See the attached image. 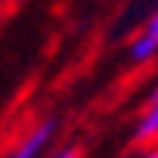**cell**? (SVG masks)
I'll return each instance as SVG.
<instances>
[{"mask_svg":"<svg viewBox=\"0 0 158 158\" xmlns=\"http://www.w3.org/2000/svg\"><path fill=\"white\" fill-rule=\"evenodd\" d=\"M43 158H82V148H79V145H63V148L46 152Z\"/></svg>","mask_w":158,"mask_h":158,"instance_id":"4","label":"cell"},{"mask_svg":"<svg viewBox=\"0 0 158 158\" xmlns=\"http://www.w3.org/2000/svg\"><path fill=\"white\" fill-rule=\"evenodd\" d=\"M132 142L135 145H152L158 142V99H145V109L135 122V132H132Z\"/></svg>","mask_w":158,"mask_h":158,"instance_id":"3","label":"cell"},{"mask_svg":"<svg viewBox=\"0 0 158 158\" xmlns=\"http://www.w3.org/2000/svg\"><path fill=\"white\" fill-rule=\"evenodd\" d=\"M128 59H132L135 66H145V63L158 59V10L148 17V23L138 30V36L132 40V46H128Z\"/></svg>","mask_w":158,"mask_h":158,"instance_id":"2","label":"cell"},{"mask_svg":"<svg viewBox=\"0 0 158 158\" xmlns=\"http://www.w3.org/2000/svg\"><path fill=\"white\" fill-rule=\"evenodd\" d=\"M148 99H158V86H155V89H152V92H148Z\"/></svg>","mask_w":158,"mask_h":158,"instance_id":"6","label":"cell"},{"mask_svg":"<svg viewBox=\"0 0 158 158\" xmlns=\"http://www.w3.org/2000/svg\"><path fill=\"white\" fill-rule=\"evenodd\" d=\"M56 132H59V118L56 115L40 118V122H33V125L23 132V138H17L0 158H43L49 152V145H53Z\"/></svg>","mask_w":158,"mask_h":158,"instance_id":"1","label":"cell"},{"mask_svg":"<svg viewBox=\"0 0 158 158\" xmlns=\"http://www.w3.org/2000/svg\"><path fill=\"white\" fill-rule=\"evenodd\" d=\"M138 158H158V145H152V148H145Z\"/></svg>","mask_w":158,"mask_h":158,"instance_id":"5","label":"cell"}]
</instances>
